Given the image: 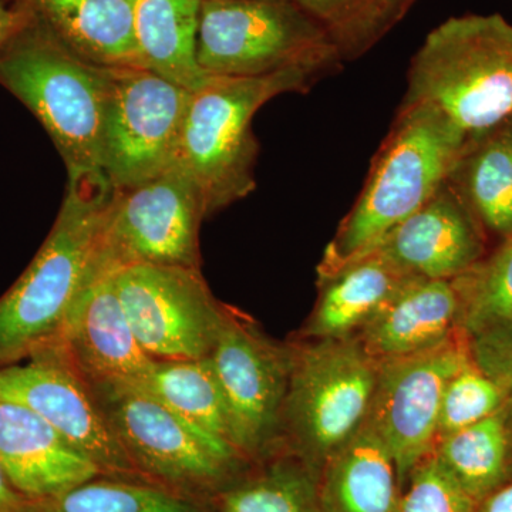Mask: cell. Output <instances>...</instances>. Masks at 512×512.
I'll list each match as a JSON object with an SVG mask.
<instances>
[{
    "label": "cell",
    "mask_w": 512,
    "mask_h": 512,
    "mask_svg": "<svg viewBox=\"0 0 512 512\" xmlns=\"http://www.w3.org/2000/svg\"><path fill=\"white\" fill-rule=\"evenodd\" d=\"M113 191L106 177L69 180L45 242L0 296V367L25 362L56 339L80 295L106 276L101 242Z\"/></svg>",
    "instance_id": "1"
},
{
    "label": "cell",
    "mask_w": 512,
    "mask_h": 512,
    "mask_svg": "<svg viewBox=\"0 0 512 512\" xmlns=\"http://www.w3.org/2000/svg\"><path fill=\"white\" fill-rule=\"evenodd\" d=\"M433 107L467 146L512 117V23L498 13L450 18L414 53L400 106Z\"/></svg>",
    "instance_id": "2"
},
{
    "label": "cell",
    "mask_w": 512,
    "mask_h": 512,
    "mask_svg": "<svg viewBox=\"0 0 512 512\" xmlns=\"http://www.w3.org/2000/svg\"><path fill=\"white\" fill-rule=\"evenodd\" d=\"M467 143L430 106H400L356 204L326 248L318 275L375 248L446 183Z\"/></svg>",
    "instance_id": "3"
},
{
    "label": "cell",
    "mask_w": 512,
    "mask_h": 512,
    "mask_svg": "<svg viewBox=\"0 0 512 512\" xmlns=\"http://www.w3.org/2000/svg\"><path fill=\"white\" fill-rule=\"evenodd\" d=\"M0 86L45 128L69 180L104 177L101 137L109 67L77 56L32 15L0 47Z\"/></svg>",
    "instance_id": "4"
},
{
    "label": "cell",
    "mask_w": 512,
    "mask_h": 512,
    "mask_svg": "<svg viewBox=\"0 0 512 512\" xmlns=\"http://www.w3.org/2000/svg\"><path fill=\"white\" fill-rule=\"evenodd\" d=\"M86 383L120 447L147 483L207 503L252 464L237 448L198 429L138 383Z\"/></svg>",
    "instance_id": "5"
},
{
    "label": "cell",
    "mask_w": 512,
    "mask_h": 512,
    "mask_svg": "<svg viewBox=\"0 0 512 512\" xmlns=\"http://www.w3.org/2000/svg\"><path fill=\"white\" fill-rule=\"evenodd\" d=\"M320 79L306 70L261 77L211 76L192 92L180 161L200 188L207 217L255 190L256 111L281 94L309 92Z\"/></svg>",
    "instance_id": "6"
},
{
    "label": "cell",
    "mask_w": 512,
    "mask_h": 512,
    "mask_svg": "<svg viewBox=\"0 0 512 512\" xmlns=\"http://www.w3.org/2000/svg\"><path fill=\"white\" fill-rule=\"evenodd\" d=\"M281 417V446L316 477L362 429L372 409L379 362L357 336L299 340Z\"/></svg>",
    "instance_id": "7"
},
{
    "label": "cell",
    "mask_w": 512,
    "mask_h": 512,
    "mask_svg": "<svg viewBox=\"0 0 512 512\" xmlns=\"http://www.w3.org/2000/svg\"><path fill=\"white\" fill-rule=\"evenodd\" d=\"M197 60L220 77H261L306 70L326 77L342 57L326 35L293 0H204Z\"/></svg>",
    "instance_id": "8"
},
{
    "label": "cell",
    "mask_w": 512,
    "mask_h": 512,
    "mask_svg": "<svg viewBox=\"0 0 512 512\" xmlns=\"http://www.w3.org/2000/svg\"><path fill=\"white\" fill-rule=\"evenodd\" d=\"M191 94L144 67H109L101 170L114 190L147 183L180 161Z\"/></svg>",
    "instance_id": "9"
},
{
    "label": "cell",
    "mask_w": 512,
    "mask_h": 512,
    "mask_svg": "<svg viewBox=\"0 0 512 512\" xmlns=\"http://www.w3.org/2000/svg\"><path fill=\"white\" fill-rule=\"evenodd\" d=\"M205 218L200 188L181 161L147 183L114 190L101 242L104 274L131 265L201 269Z\"/></svg>",
    "instance_id": "10"
},
{
    "label": "cell",
    "mask_w": 512,
    "mask_h": 512,
    "mask_svg": "<svg viewBox=\"0 0 512 512\" xmlns=\"http://www.w3.org/2000/svg\"><path fill=\"white\" fill-rule=\"evenodd\" d=\"M210 360L227 402L235 448L252 463L281 451L282 410L295 362L292 340L269 338L231 308Z\"/></svg>",
    "instance_id": "11"
},
{
    "label": "cell",
    "mask_w": 512,
    "mask_h": 512,
    "mask_svg": "<svg viewBox=\"0 0 512 512\" xmlns=\"http://www.w3.org/2000/svg\"><path fill=\"white\" fill-rule=\"evenodd\" d=\"M121 308L156 360L210 357L231 306L212 295L200 268L131 265L113 272Z\"/></svg>",
    "instance_id": "12"
},
{
    "label": "cell",
    "mask_w": 512,
    "mask_h": 512,
    "mask_svg": "<svg viewBox=\"0 0 512 512\" xmlns=\"http://www.w3.org/2000/svg\"><path fill=\"white\" fill-rule=\"evenodd\" d=\"M468 360V336L460 330L426 352L379 362L367 421L392 453L402 490L417 464L436 448L444 392Z\"/></svg>",
    "instance_id": "13"
},
{
    "label": "cell",
    "mask_w": 512,
    "mask_h": 512,
    "mask_svg": "<svg viewBox=\"0 0 512 512\" xmlns=\"http://www.w3.org/2000/svg\"><path fill=\"white\" fill-rule=\"evenodd\" d=\"M0 399L23 404L42 416L101 476L144 481L114 437L89 386L56 343H46L25 362L0 367Z\"/></svg>",
    "instance_id": "14"
},
{
    "label": "cell",
    "mask_w": 512,
    "mask_h": 512,
    "mask_svg": "<svg viewBox=\"0 0 512 512\" xmlns=\"http://www.w3.org/2000/svg\"><path fill=\"white\" fill-rule=\"evenodd\" d=\"M370 251L413 278L453 281L484 258V229L447 180Z\"/></svg>",
    "instance_id": "15"
},
{
    "label": "cell",
    "mask_w": 512,
    "mask_h": 512,
    "mask_svg": "<svg viewBox=\"0 0 512 512\" xmlns=\"http://www.w3.org/2000/svg\"><path fill=\"white\" fill-rule=\"evenodd\" d=\"M49 343L59 346L86 382L138 383L156 363L141 348L124 315L113 274L103 276L80 295L59 335Z\"/></svg>",
    "instance_id": "16"
},
{
    "label": "cell",
    "mask_w": 512,
    "mask_h": 512,
    "mask_svg": "<svg viewBox=\"0 0 512 512\" xmlns=\"http://www.w3.org/2000/svg\"><path fill=\"white\" fill-rule=\"evenodd\" d=\"M0 467L13 487L36 503L101 476L42 416L5 399H0Z\"/></svg>",
    "instance_id": "17"
},
{
    "label": "cell",
    "mask_w": 512,
    "mask_h": 512,
    "mask_svg": "<svg viewBox=\"0 0 512 512\" xmlns=\"http://www.w3.org/2000/svg\"><path fill=\"white\" fill-rule=\"evenodd\" d=\"M460 313L454 279L414 278L360 330L357 338L377 362L417 355L460 332Z\"/></svg>",
    "instance_id": "18"
},
{
    "label": "cell",
    "mask_w": 512,
    "mask_h": 512,
    "mask_svg": "<svg viewBox=\"0 0 512 512\" xmlns=\"http://www.w3.org/2000/svg\"><path fill=\"white\" fill-rule=\"evenodd\" d=\"M412 279L377 251L356 256L335 271L318 275V299L293 339H343L359 335Z\"/></svg>",
    "instance_id": "19"
},
{
    "label": "cell",
    "mask_w": 512,
    "mask_h": 512,
    "mask_svg": "<svg viewBox=\"0 0 512 512\" xmlns=\"http://www.w3.org/2000/svg\"><path fill=\"white\" fill-rule=\"evenodd\" d=\"M87 62L144 67L134 33L136 0H18Z\"/></svg>",
    "instance_id": "20"
},
{
    "label": "cell",
    "mask_w": 512,
    "mask_h": 512,
    "mask_svg": "<svg viewBox=\"0 0 512 512\" xmlns=\"http://www.w3.org/2000/svg\"><path fill=\"white\" fill-rule=\"evenodd\" d=\"M402 493L392 453L367 420L319 471L322 512H397Z\"/></svg>",
    "instance_id": "21"
},
{
    "label": "cell",
    "mask_w": 512,
    "mask_h": 512,
    "mask_svg": "<svg viewBox=\"0 0 512 512\" xmlns=\"http://www.w3.org/2000/svg\"><path fill=\"white\" fill-rule=\"evenodd\" d=\"M204 0H136L134 33L144 69L195 92L210 80L197 60Z\"/></svg>",
    "instance_id": "22"
},
{
    "label": "cell",
    "mask_w": 512,
    "mask_h": 512,
    "mask_svg": "<svg viewBox=\"0 0 512 512\" xmlns=\"http://www.w3.org/2000/svg\"><path fill=\"white\" fill-rule=\"evenodd\" d=\"M484 232L512 234V128L504 126L470 144L448 177Z\"/></svg>",
    "instance_id": "23"
},
{
    "label": "cell",
    "mask_w": 512,
    "mask_h": 512,
    "mask_svg": "<svg viewBox=\"0 0 512 512\" xmlns=\"http://www.w3.org/2000/svg\"><path fill=\"white\" fill-rule=\"evenodd\" d=\"M207 504L211 512H322L318 477L286 450L252 463Z\"/></svg>",
    "instance_id": "24"
},
{
    "label": "cell",
    "mask_w": 512,
    "mask_h": 512,
    "mask_svg": "<svg viewBox=\"0 0 512 512\" xmlns=\"http://www.w3.org/2000/svg\"><path fill=\"white\" fill-rule=\"evenodd\" d=\"M434 454L476 503L512 480L507 407L437 441Z\"/></svg>",
    "instance_id": "25"
},
{
    "label": "cell",
    "mask_w": 512,
    "mask_h": 512,
    "mask_svg": "<svg viewBox=\"0 0 512 512\" xmlns=\"http://www.w3.org/2000/svg\"><path fill=\"white\" fill-rule=\"evenodd\" d=\"M138 384L198 429L235 448L227 402L210 357L156 360Z\"/></svg>",
    "instance_id": "26"
},
{
    "label": "cell",
    "mask_w": 512,
    "mask_h": 512,
    "mask_svg": "<svg viewBox=\"0 0 512 512\" xmlns=\"http://www.w3.org/2000/svg\"><path fill=\"white\" fill-rule=\"evenodd\" d=\"M325 30L343 62L359 59L402 22L417 0H293Z\"/></svg>",
    "instance_id": "27"
},
{
    "label": "cell",
    "mask_w": 512,
    "mask_h": 512,
    "mask_svg": "<svg viewBox=\"0 0 512 512\" xmlns=\"http://www.w3.org/2000/svg\"><path fill=\"white\" fill-rule=\"evenodd\" d=\"M35 512H211L191 500L146 481L97 476L66 493L37 501Z\"/></svg>",
    "instance_id": "28"
},
{
    "label": "cell",
    "mask_w": 512,
    "mask_h": 512,
    "mask_svg": "<svg viewBox=\"0 0 512 512\" xmlns=\"http://www.w3.org/2000/svg\"><path fill=\"white\" fill-rule=\"evenodd\" d=\"M454 284L461 301V332L470 336L512 323V234Z\"/></svg>",
    "instance_id": "29"
},
{
    "label": "cell",
    "mask_w": 512,
    "mask_h": 512,
    "mask_svg": "<svg viewBox=\"0 0 512 512\" xmlns=\"http://www.w3.org/2000/svg\"><path fill=\"white\" fill-rule=\"evenodd\" d=\"M507 407L504 393L473 360L451 377L441 402L437 441L487 419ZM436 441V444H437Z\"/></svg>",
    "instance_id": "30"
},
{
    "label": "cell",
    "mask_w": 512,
    "mask_h": 512,
    "mask_svg": "<svg viewBox=\"0 0 512 512\" xmlns=\"http://www.w3.org/2000/svg\"><path fill=\"white\" fill-rule=\"evenodd\" d=\"M476 507L433 451L410 474L397 512H476Z\"/></svg>",
    "instance_id": "31"
},
{
    "label": "cell",
    "mask_w": 512,
    "mask_h": 512,
    "mask_svg": "<svg viewBox=\"0 0 512 512\" xmlns=\"http://www.w3.org/2000/svg\"><path fill=\"white\" fill-rule=\"evenodd\" d=\"M474 365L490 377L512 407V323L490 326L468 336Z\"/></svg>",
    "instance_id": "32"
},
{
    "label": "cell",
    "mask_w": 512,
    "mask_h": 512,
    "mask_svg": "<svg viewBox=\"0 0 512 512\" xmlns=\"http://www.w3.org/2000/svg\"><path fill=\"white\" fill-rule=\"evenodd\" d=\"M30 19L32 13L18 0H0V47L18 33Z\"/></svg>",
    "instance_id": "33"
},
{
    "label": "cell",
    "mask_w": 512,
    "mask_h": 512,
    "mask_svg": "<svg viewBox=\"0 0 512 512\" xmlns=\"http://www.w3.org/2000/svg\"><path fill=\"white\" fill-rule=\"evenodd\" d=\"M36 501L20 494L0 467V512H35Z\"/></svg>",
    "instance_id": "34"
},
{
    "label": "cell",
    "mask_w": 512,
    "mask_h": 512,
    "mask_svg": "<svg viewBox=\"0 0 512 512\" xmlns=\"http://www.w3.org/2000/svg\"><path fill=\"white\" fill-rule=\"evenodd\" d=\"M476 512H512V480L481 500Z\"/></svg>",
    "instance_id": "35"
},
{
    "label": "cell",
    "mask_w": 512,
    "mask_h": 512,
    "mask_svg": "<svg viewBox=\"0 0 512 512\" xmlns=\"http://www.w3.org/2000/svg\"><path fill=\"white\" fill-rule=\"evenodd\" d=\"M507 420H508V429H510V436L512 441V407H507Z\"/></svg>",
    "instance_id": "36"
},
{
    "label": "cell",
    "mask_w": 512,
    "mask_h": 512,
    "mask_svg": "<svg viewBox=\"0 0 512 512\" xmlns=\"http://www.w3.org/2000/svg\"><path fill=\"white\" fill-rule=\"evenodd\" d=\"M510 124H511V128H512V117H511V120H510Z\"/></svg>",
    "instance_id": "37"
}]
</instances>
